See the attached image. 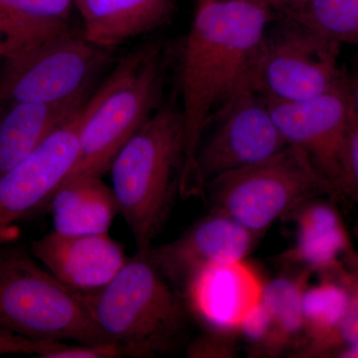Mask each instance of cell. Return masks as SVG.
I'll use <instances>...</instances> for the list:
<instances>
[{
	"label": "cell",
	"mask_w": 358,
	"mask_h": 358,
	"mask_svg": "<svg viewBox=\"0 0 358 358\" xmlns=\"http://www.w3.org/2000/svg\"><path fill=\"white\" fill-rule=\"evenodd\" d=\"M273 11L267 0H212L196 8L181 61V196L203 195L196 173L200 143L214 115L244 86Z\"/></svg>",
	"instance_id": "obj_1"
},
{
	"label": "cell",
	"mask_w": 358,
	"mask_h": 358,
	"mask_svg": "<svg viewBox=\"0 0 358 358\" xmlns=\"http://www.w3.org/2000/svg\"><path fill=\"white\" fill-rule=\"evenodd\" d=\"M181 110L159 107L115 155L110 167L120 214L138 252H148L169 217L185 164Z\"/></svg>",
	"instance_id": "obj_2"
},
{
	"label": "cell",
	"mask_w": 358,
	"mask_h": 358,
	"mask_svg": "<svg viewBox=\"0 0 358 358\" xmlns=\"http://www.w3.org/2000/svg\"><path fill=\"white\" fill-rule=\"evenodd\" d=\"M79 294L96 327L122 357L173 352L186 333L185 301L148 252H136L103 288Z\"/></svg>",
	"instance_id": "obj_3"
},
{
	"label": "cell",
	"mask_w": 358,
	"mask_h": 358,
	"mask_svg": "<svg viewBox=\"0 0 358 358\" xmlns=\"http://www.w3.org/2000/svg\"><path fill=\"white\" fill-rule=\"evenodd\" d=\"M164 69L162 50L155 45L122 59L81 110L79 155L68 178L110 171L120 150L159 109Z\"/></svg>",
	"instance_id": "obj_4"
},
{
	"label": "cell",
	"mask_w": 358,
	"mask_h": 358,
	"mask_svg": "<svg viewBox=\"0 0 358 358\" xmlns=\"http://www.w3.org/2000/svg\"><path fill=\"white\" fill-rule=\"evenodd\" d=\"M0 329L34 341L110 343L80 294L14 243L0 248Z\"/></svg>",
	"instance_id": "obj_5"
},
{
	"label": "cell",
	"mask_w": 358,
	"mask_h": 358,
	"mask_svg": "<svg viewBox=\"0 0 358 358\" xmlns=\"http://www.w3.org/2000/svg\"><path fill=\"white\" fill-rule=\"evenodd\" d=\"M329 185L301 148L288 145L268 159L211 179L204 186V197L212 210L258 237Z\"/></svg>",
	"instance_id": "obj_6"
},
{
	"label": "cell",
	"mask_w": 358,
	"mask_h": 358,
	"mask_svg": "<svg viewBox=\"0 0 358 358\" xmlns=\"http://www.w3.org/2000/svg\"><path fill=\"white\" fill-rule=\"evenodd\" d=\"M281 27L266 32L247 70L245 84L278 102L308 100L345 81L338 65L341 45L284 17Z\"/></svg>",
	"instance_id": "obj_7"
},
{
	"label": "cell",
	"mask_w": 358,
	"mask_h": 358,
	"mask_svg": "<svg viewBox=\"0 0 358 358\" xmlns=\"http://www.w3.org/2000/svg\"><path fill=\"white\" fill-rule=\"evenodd\" d=\"M105 49L72 30L33 45L6 60L0 73V105L54 103L86 93Z\"/></svg>",
	"instance_id": "obj_8"
},
{
	"label": "cell",
	"mask_w": 358,
	"mask_h": 358,
	"mask_svg": "<svg viewBox=\"0 0 358 358\" xmlns=\"http://www.w3.org/2000/svg\"><path fill=\"white\" fill-rule=\"evenodd\" d=\"M210 124L213 128L202 138L196 155L197 179L203 194L211 179L268 159L288 145L267 100L248 85L214 115Z\"/></svg>",
	"instance_id": "obj_9"
},
{
	"label": "cell",
	"mask_w": 358,
	"mask_h": 358,
	"mask_svg": "<svg viewBox=\"0 0 358 358\" xmlns=\"http://www.w3.org/2000/svg\"><path fill=\"white\" fill-rule=\"evenodd\" d=\"M80 114L56 129L24 159L0 174V248L14 243L18 223L47 208L79 155Z\"/></svg>",
	"instance_id": "obj_10"
},
{
	"label": "cell",
	"mask_w": 358,
	"mask_h": 358,
	"mask_svg": "<svg viewBox=\"0 0 358 358\" xmlns=\"http://www.w3.org/2000/svg\"><path fill=\"white\" fill-rule=\"evenodd\" d=\"M267 103L287 143L301 148L329 183L345 182L346 147L353 115L348 76L338 86L308 100Z\"/></svg>",
	"instance_id": "obj_11"
},
{
	"label": "cell",
	"mask_w": 358,
	"mask_h": 358,
	"mask_svg": "<svg viewBox=\"0 0 358 358\" xmlns=\"http://www.w3.org/2000/svg\"><path fill=\"white\" fill-rule=\"evenodd\" d=\"M256 236L221 212L211 210L171 243L150 248L148 258L176 291L202 268L245 260Z\"/></svg>",
	"instance_id": "obj_12"
},
{
	"label": "cell",
	"mask_w": 358,
	"mask_h": 358,
	"mask_svg": "<svg viewBox=\"0 0 358 358\" xmlns=\"http://www.w3.org/2000/svg\"><path fill=\"white\" fill-rule=\"evenodd\" d=\"M262 277L245 260L202 268L179 292L186 310L209 333L234 334L262 299Z\"/></svg>",
	"instance_id": "obj_13"
},
{
	"label": "cell",
	"mask_w": 358,
	"mask_h": 358,
	"mask_svg": "<svg viewBox=\"0 0 358 358\" xmlns=\"http://www.w3.org/2000/svg\"><path fill=\"white\" fill-rule=\"evenodd\" d=\"M30 253L56 279L81 294L103 288L129 259L109 233L66 235L52 230L32 242Z\"/></svg>",
	"instance_id": "obj_14"
},
{
	"label": "cell",
	"mask_w": 358,
	"mask_h": 358,
	"mask_svg": "<svg viewBox=\"0 0 358 358\" xmlns=\"http://www.w3.org/2000/svg\"><path fill=\"white\" fill-rule=\"evenodd\" d=\"M85 39L102 49L117 46L166 22L176 0H74Z\"/></svg>",
	"instance_id": "obj_15"
},
{
	"label": "cell",
	"mask_w": 358,
	"mask_h": 358,
	"mask_svg": "<svg viewBox=\"0 0 358 358\" xmlns=\"http://www.w3.org/2000/svg\"><path fill=\"white\" fill-rule=\"evenodd\" d=\"M47 209L53 230L66 235L106 234L120 214L114 190L96 176L66 178Z\"/></svg>",
	"instance_id": "obj_16"
},
{
	"label": "cell",
	"mask_w": 358,
	"mask_h": 358,
	"mask_svg": "<svg viewBox=\"0 0 358 358\" xmlns=\"http://www.w3.org/2000/svg\"><path fill=\"white\" fill-rule=\"evenodd\" d=\"M86 93L54 103H14L0 119V174L16 166L75 117Z\"/></svg>",
	"instance_id": "obj_17"
},
{
	"label": "cell",
	"mask_w": 358,
	"mask_h": 358,
	"mask_svg": "<svg viewBox=\"0 0 358 358\" xmlns=\"http://www.w3.org/2000/svg\"><path fill=\"white\" fill-rule=\"evenodd\" d=\"M312 201L306 202L291 215L296 219L298 232L296 244L287 252L284 261L291 267L300 268L298 271L329 267L345 247L336 212Z\"/></svg>",
	"instance_id": "obj_18"
},
{
	"label": "cell",
	"mask_w": 358,
	"mask_h": 358,
	"mask_svg": "<svg viewBox=\"0 0 358 358\" xmlns=\"http://www.w3.org/2000/svg\"><path fill=\"white\" fill-rule=\"evenodd\" d=\"M306 275L305 271H298L265 282L261 301L270 313L272 327L261 350L262 355H279L294 346L300 350L305 343L301 299Z\"/></svg>",
	"instance_id": "obj_19"
},
{
	"label": "cell",
	"mask_w": 358,
	"mask_h": 358,
	"mask_svg": "<svg viewBox=\"0 0 358 358\" xmlns=\"http://www.w3.org/2000/svg\"><path fill=\"white\" fill-rule=\"evenodd\" d=\"M282 17L320 33L338 45L358 47V0H312Z\"/></svg>",
	"instance_id": "obj_20"
},
{
	"label": "cell",
	"mask_w": 358,
	"mask_h": 358,
	"mask_svg": "<svg viewBox=\"0 0 358 358\" xmlns=\"http://www.w3.org/2000/svg\"><path fill=\"white\" fill-rule=\"evenodd\" d=\"M350 303V296L346 289L334 284H322L303 289L301 307L305 336L308 338L303 348L313 345L327 331L336 327L338 329Z\"/></svg>",
	"instance_id": "obj_21"
},
{
	"label": "cell",
	"mask_w": 358,
	"mask_h": 358,
	"mask_svg": "<svg viewBox=\"0 0 358 358\" xmlns=\"http://www.w3.org/2000/svg\"><path fill=\"white\" fill-rule=\"evenodd\" d=\"M70 30L68 21L31 20L0 13V59L8 60L33 45Z\"/></svg>",
	"instance_id": "obj_22"
},
{
	"label": "cell",
	"mask_w": 358,
	"mask_h": 358,
	"mask_svg": "<svg viewBox=\"0 0 358 358\" xmlns=\"http://www.w3.org/2000/svg\"><path fill=\"white\" fill-rule=\"evenodd\" d=\"M74 0H0V13L31 20L68 21Z\"/></svg>",
	"instance_id": "obj_23"
},
{
	"label": "cell",
	"mask_w": 358,
	"mask_h": 358,
	"mask_svg": "<svg viewBox=\"0 0 358 358\" xmlns=\"http://www.w3.org/2000/svg\"><path fill=\"white\" fill-rule=\"evenodd\" d=\"M272 327L271 315L262 301L255 306L244 317L240 324L238 333L243 334L245 339L249 341L260 352L268 338Z\"/></svg>",
	"instance_id": "obj_24"
},
{
	"label": "cell",
	"mask_w": 358,
	"mask_h": 358,
	"mask_svg": "<svg viewBox=\"0 0 358 358\" xmlns=\"http://www.w3.org/2000/svg\"><path fill=\"white\" fill-rule=\"evenodd\" d=\"M122 357L121 350L113 343H62L47 352L43 358H114Z\"/></svg>",
	"instance_id": "obj_25"
},
{
	"label": "cell",
	"mask_w": 358,
	"mask_h": 358,
	"mask_svg": "<svg viewBox=\"0 0 358 358\" xmlns=\"http://www.w3.org/2000/svg\"><path fill=\"white\" fill-rule=\"evenodd\" d=\"M52 346L51 341H34L0 329V355H29L40 357Z\"/></svg>",
	"instance_id": "obj_26"
},
{
	"label": "cell",
	"mask_w": 358,
	"mask_h": 358,
	"mask_svg": "<svg viewBox=\"0 0 358 358\" xmlns=\"http://www.w3.org/2000/svg\"><path fill=\"white\" fill-rule=\"evenodd\" d=\"M345 182H353L358 188V117L355 110L346 147Z\"/></svg>",
	"instance_id": "obj_27"
},
{
	"label": "cell",
	"mask_w": 358,
	"mask_h": 358,
	"mask_svg": "<svg viewBox=\"0 0 358 358\" xmlns=\"http://www.w3.org/2000/svg\"><path fill=\"white\" fill-rule=\"evenodd\" d=\"M338 331L348 346L358 345V294L350 299V307L339 324Z\"/></svg>",
	"instance_id": "obj_28"
},
{
	"label": "cell",
	"mask_w": 358,
	"mask_h": 358,
	"mask_svg": "<svg viewBox=\"0 0 358 358\" xmlns=\"http://www.w3.org/2000/svg\"><path fill=\"white\" fill-rule=\"evenodd\" d=\"M271 8L282 15H288L300 10L312 0H267Z\"/></svg>",
	"instance_id": "obj_29"
},
{
	"label": "cell",
	"mask_w": 358,
	"mask_h": 358,
	"mask_svg": "<svg viewBox=\"0 0 358 358\" xmlns=\"http://www.w3.org/2000/svg\"><path fill=\"white\" fill-rule=\"evenodd\" d=\"M348 85L353 110L358 117V68L352 77H348Z\"/></svg>",
	"instance_id": "obj_30"
},
{
	"label": "cell",
	"mask_w": 358,
	"mask_h": 358,
	"mask_svg": "<svg viewBox=\"0 0 358 358\" xmlns=\"http://www.w3.org/2000/svg\"><path fill=\"white\" fill-rule=\"evenodd\" d=\"M343 357L358 358V345L348 346V350L343 352Z\"/></svg>",
	"instance_id": "obj_31"
},
{
	"label": "cell",
	"mask_w": 358,
	"mask_h": 358,
	"mask_svg": "<svg viewBox=\"0 0 358 358\" xmlns=\"http://www.w3.org/2000/svg\"><path fill=\"white\" fill-rule=\"evenodd\" d=\"M212 0H195V3H196V8H199L200 6H203L205 4L209 3Z\"/></svg>",
	"instance_id": "obj_32"
}]
</instances>
